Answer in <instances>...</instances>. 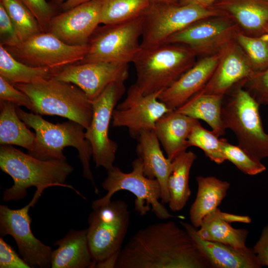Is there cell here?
Wrapping results in <instances>:
<instances>
[{
    "mask_svg": "<svg viewBox=\"0 0 268 268\" xmlns=\"http://www.w3.org/2000/svg\"><path fill=\"white\" fill-rule=\"evenodd\" d=\"M0 168L13 180V185L3 192L4 201L24 199L27 189L32 187L44 190L51 187H63L73 190L81 196L72 186L65 183L73 171L67 160H43L11 145H1Z\"/></svg>",
    "mask_w": 268,
    "mask_h": 268,
    "instance_id": "2",
    "label": "cell"
},
{
    "mask_svg": "<svg viewBox=\"0 0 268 268\" xmlns=\"http://www.w3.org/2000/svg\"><path fill=\"white\" fill-rule=\"evenodd\" d=\"M198 191L189 211L191 224L200 227L204 217L218 208L227 195L230 184L216 177H196Z\"/></svg>",
    "mask_w": 268,
    "mask_h": 268,
    "instance_id": "25",
    "label": "cell"
},
{
    "mask_svg": "<svg viewBox=\"0 0 268 268\" xmlns=\"http://www.w3.org/2000/svg\"><path fill=\"white\" fill-rule=\"evenodd\" d=\"M129 76V64L92 62L67 66L54 73L57 79L72 83L92 101L111 83L125 81Z\"/></svg>",
    "mask_w": 268,
    "mask_h": 268,
    "instance_id": "16",
    "label": "cell"
},
{
    "mask_svg": "<svg viewBox=\"0 0 268 268\" xmlns=\"http://www.w3.org/2000/svg\"><path fill=\"white\" fill-rule=\"evenodd\" d=\"M119 253H116L106 260L96 264L94 268H115Z\"/></svg>",
    "mask_w": 268,
    "mask_h": 268,
    "instance_id": "43",
    "label": "cell"
},
{
    "mask_svg": "<svg viewBox=\"0 0 268 268\" xmlns=\"http://www.w3.org/2000/svg\"><path fill=\"white\" fill-rule=\"evenodd\" d=\"M102 187L107 193L102 198L92 202V209L109 203L116 192L125 190L135 196L134 210L140 215H145L151 209L160 219L176 217L170 214L160 201V184L157 180L144 175L143 162L138 157L133 161L132 170L129 173H125L115 166L107 170V176L102 183Z\"/></svg>",
    "mask_w": 268,
    "mask_h": 268,
    "instance_id": "7",
    "label": "cell"
},
{
    "mask_svg": "<svg viewBox=\"0 0 268 268\" xmlns=\"http://www.w3.org/2000/svg\"><path fill=\"white\" fill-rule=\"evenodd\" d=\"M53 73L48 67H32L18 61L0 45V76L11 84L39 82L51 78Z\"/></svg>",
    "mask_w": 268,
    "mask_h": 268,
    "instance_id": "30",
    "label": "cell"
},
{
    "mask_svg": "<svg viewBox=\"0 0 268 268\" xmlns=\"http://www.w3.org/2000/svg\"><path fill=\"white\" fill-rule=\"evenodd\" d=\"M198 121L174 110L165 114L156 122L154 130L170 160L187 150L188 136Z\"/></svg>",
    "mask_w": 268,
    "mask_h": 268,
    "instance_id": "23",
    "label": "cell"
},
{
    "mask_svg": "<svg viewBox=\"0 0 268 268\" xmlns=\"http://www.w3.org/2000/svg\"><path fill=\"white\" fill-rule=\"evenodd\" d=\"M223 151L226 160L245 174L255 176L267 169L262 161L253 157L238 145L232 144L225 138L223 139Z\"/></svg>",
    "mask_w": 268,
    "mask_h": 268,
    "instance_id": "35",
    "label": "cell"
},
{
    "mask_svg": "<svg viewBox=\"0 0 268 268\" xmlns=\"http://www.w3.org/2000/svg\"><path fill=\"white\" fill-rule=\"evenodd\" d=\"M252 248L262 267L268 268V224L264 227L259 240Z\"/></svg>",
    "mask_w": 268,
    "mask_h": 268,
    "instance_id": "41",
    "label": "cell"
},
{
    "mask_svg": "<svg viewBox=\"0 0 268 268\" xmlns=\"http://www.w3.org/2000/svg\"><path fill=\"white\" fill-rule=\"evenodd\" d=\"M151 0H104L100 23L115 24L128 21L142 15Z\"/></svg>",
    "mask_w": 268,
    "mask_h": 268,
    "instance_id": "31",
    "label": "cell"
},
{
    "mask_svg": "<svg viewBox=\"0 0 268 268\" xmlns=\"http://www.w3.org/2000/svg\"><path fill=\"white\" fill-rule=\"evenodd\" d=\"M240 30L226 14L213 16L193 22L169 37L165 43L181 44L192 49L197 57L216 55L235 41Z\"/></svg>",
    "mask_w": 268,
    "mask_h": 268,
    "instance_id": "14",
    "label": "cell"
},
{
    "mask_svg": "<svg viewBox=\"0 0 268 268\" xmlns=\"http://www.w3.org/2000/svg\"><path fill=\"white\" fill-rule=\"evenodd\" d=\"M197 57L192 49L181 44L142 48L133 62L135 84L144 95L161 93L196 63Z\"/></svg>",
    "mask_w": 268,
    "mask_h": 268,
    "instance_id": "4",
    "label": "cell"
},
{
    "mask_svg": "<svg viewBox=\"0 0 268 268\" xmlns=\"http://www.w3.org/2000/svg\"><path fill=\"white\" fill-rule=\"evenodd\" d=\"M116 268H211L190 234L174 221L136 231L121 249Z\"/></svg>",
    "mask_w": 268,
    "mask_h": 268,
    "instance_id": "1",
    "label": "cell"
},
{
    "mask_svg": "<svg viewBox=\"0 0 268 268\" xmlns=\"http://www.w3.org/2000/svg\"><path fill=\"white\" fill-rule=\"evenodd\" d=\"M0 268H31L1 237L0 238Z\"/></svg>",
    "mask_w": 268,
    "mask_h": 268,
    "instance_id": "40",
    "label": "cell"
},
{
    "mask_svg": "<svg viewBox=\"0 0 268 268\" xmlns=\"http://www.w3.org/2000/svg\"><path fill=\"white\" fill-rule=\"evenodd\" d=\"M103 0H91L53 16L47 32L68 45L88 44L101 23Z\"/></svg>",
    "mask_w": 268,
    "mask_h": 268,
    "instance_id": "17",
    "label": "cell"
},
{
    "mask_svg": "<svg viewBox=\"0 0 268 268\" xmlns=\"http://www.w3.org/2000/svg\"><path fill=\"white\" fill-rule=\"evenodd\" d=\"M16 111L27 126L35 131L33 145L28 151V154L43 160H67L63 153L64 148L67 146L75 147L78 150L83 167V176L92 183L95 193L98 194L99 191L90 169L92 149L90 142L85 138V129L71 120L63 123H52L44 120L40 115L26 112L19 106H16Z\"/></svg>",
    "mask_w": 268,
    "mask_h": 268,
    "instance_id": "3",
    "label": "cell"
},
{
    "mask_svg": "<svg viewBox=\"0 0 268 268\" xmlns=\"http://www.w3.org/2000/svg\"><path fill=\"white\" fill-rule=\"evenodd\" d=\"M152 1L163 2L168 3H179L178 0H151Z\"/></svg>",
    "mask_w": 268,
    "mask_h": 268,
    "instance_id": "45",
    "label": "cell"
},
{
    "mask_svg": "<svg viewBox=\"0 0 268 268\" xmlns=\"http://www.w3.org/2000/svg\"><path fill=\"white\" fill-rule=\"evenodd\" d=\"M239 84L260 104L268 105V68L254 72Z\"/></svg>",
    "mask_w": 268,
    "mask_h": 268,
    "instance_id": "36",
    "label": "cell"
},
{
    "mask_svg": "<svg viewBox=\"0 0 268 268\" xmlns=\"http://www.w3.org/2000/svg\"><path fill=\"white\" fill-rule=\"evenodd\" d=\"M221 212L218 207L206 215L200 229L197 230L198 235L203 240L246 249L248 230L233 228L230 222L223 218Z\"/></svg>",
    "mask_w": 268,
    "mask_h": 268,
    "instance_id": "27",
    "label": "cell"
},
{
    "mask_svg": "<svg viewBox=\"0 0 268 268\" xmlns=\"http://www.w3.org/2000/svg\"><path fill=\"white\" fill-rule=\"evenodd\" d=\"M253 72L245 54L234 41L220 52L219 61L212 75L204 87L197 94L224 96Z\"/></svg>",
    "mask_w": 268,
    "mask_h": 268,
    "instance_id": "18",
    "label": "cell"
},
{
    "mask_svg": "<svg viewBox=\"0 0 268 268\" xmlns=\"http://www.w3.org/2000/svg\"><path fill=\"white\" fill-rule=\"evenodd\" d=\"M16 106L12 103L0 101V143L20 146L29 151L33 147L36 134L19 118Z\"/></svg>",
    "mask_w": 268,
    "mask_h": 268,
    "instance_id": "29",
    "label": "cell"
},
{
    "mask_svg": "<svg viewBox=\"0 0 268 268\" xmlns=\"http://www.w3.org/2000/svg\"><path fill=\"white\" fill-rule=\"evenodd\" d=\"M217 0H178L180 4H195L203 7H210Z\"/></svg>",
    "mask_w": 268,
    "mask_h": 268,
    "instance_id": "42",
    "label": "cell"
},
{
    "mask_svg": "<svg viewBox=\"0 0 268 268\" xmlns=\"http://www.w3.org/2000/svg\"><path fill=\"white\" fill-rule=\"evenodd\" d=\"M266 0V1H267L268 2V0Z\"/></svg>",
    "mask_w": 268,
    "mask_h": 268,
    "instance_id": "47",
    "label": "cell"
},
{
    "mask_svg": "<svg viewBox=\"0 0 268 268\" xmlns=\"http://www.w3.org/2000/svg\"><path fill=\"white\" fill-rule=\"evenodd\" d=\"M62 3V7L66 11L78 5L91 0H57Z\"/></svg>",
    "mask_w": 268,
    "mask_h": 268,
    "instance_id": "44",
    "label": "cell"
},
{
    "mask_svg": "<svg viewBox=\"0 0 268 268\" xmlns=\"http://www.w3.org/2000/svg\"><path fill=\"white\" fill-rule=\"evenodd\" d=\"M44 190L37 189L31 201L20 209L0 205V235L2 237L9 235L13 238L22 258L31 268L51 267L53 250L34 235L29 214L30 208L37 203Z\"/></svg>",
    "mask_w": 268,
    "mask_h": 268,
    "instance_id": "13",
    "label": "cell"
},
{
    "mask_svg": "<svg viewBox=\"0 0 268 268\" xmlns=\"http://www.w3.org/2000/svg\"><path fill=\"white\" fill-rule=\"evenodd\" d=\"M266 33L268 34V25L266 27Z\"/></svg>",
    "mask_w": 268,
    "mask_h": 268,
    "instance_id": "46",
    "label": "cell"
},
{
    "mask_svg": "<svg viewBox=\"0 0 268 268\" xmlns=\"http://www.w3.org/2000/svg\"><path fill=\"white\" fill-rule=\"evenodd\" d=\"M54 245L58 248L53 251L51 268H94L87 228L70 229L64 237L56 241Z\"/></svg>",
    "mask_w": 268,
    "mask_h": 268,
    "instance_id": "24",
    "label": "cell"
},
{
    "mask_svg": "<svg viewBox=\"0 0 268 268\" xmlns=\"http://www.w3.org/2000/svg\"><path fill=\"white\" fill-rule=\"evenodd\" d=\"M14 86L29 97L35 114L61 116L80 124L85 130L90 126L91 101L75 85L52 76L39 82Z\"/></svg>",
    "mask_w": 268,
    "mask_h": 268,
    "instance_id": "6",
    "label": "cell"
},
{
    "mask_svg": "<svg viewBox=\"0 0 268 268\" xmlns=\"http://www.w3.org/2000/svg\"><path fill=\"white\" fill-rule=\"evenodd\" d=\"M232 18L244 34L253 37L266 33L268 2L265 0H217L212 5Z\"/></svg>",
    "mask_w": 268,
    "mask_h": 268,
    "instance_id": "22",
    "label": "cell"
},
{
    "mask_svg": "<svg viewBox=\"0 0 268 268\" xmlns=\"http://www.w3.org/2000/svg\"><path fill=\"white\" fill-rule=\"evenodd\" d=\"M224 14L213 6L203 7L195 4L183 5L151 0L141 15V48L164 43L171 35L195 21Z\"/></svg>",
    "mask_w": 268,
    "mask_h": 268,
    "instance_id": "8",
    "label": "cell"
},
{
    "mask_svg": "<svg viewBox=\"0 0 268 268\" xmlns=\"http://www.w3.org/2000/svg\"><path fill=\"white\" fill-rule=\"evenodd\" d=\"M220 53L201 58L174 83L159 94V100L171 110L185 103L201 91L208 81L217 66Z\"/></svg>",
    "mask_w": 268,
    "mask_h": 268,
    "instance_id": "19",
    "label": "cell"
},
{
    "mask_svg": "<svg viewBox=\"0 0 268 268\" xmlns=\"http://www.w3.org/2000/svg\"><path fill=\"white\" fill-rule=\"evenodd\" d=\"M235 41L245 54L254 72L268 68V34L253 37L239 30Z\"/></svg>",
    "mask_w": 268,
    "mask_h": 268,
    "instance_id": "34",
    "label": "cell"
},
{
    "mask_svg": "<svg viewBox=\"0 0 268 268\" xmlns=\"http://www.w3.org/2000/svg\"><path fill=\"white\" fill-rule=\"evenodd\" d=\"M10 18L21 42L42 31L33 14L20 0H0Z\"/></svg>",
    "mask_w": 268,
    "mask_h": 268,
    "instance_id": "33",
    "label": "cell"
},
{
    "mask_svg": "<svg viewBox=\"0 0 268 268\" xmlns=\"http://www.w3.org/2000/svg\"><path fill=\"white\" fill-rule=\"evenodd\" d=\"M0 44L5 47H13L21 41L15 28L3 5L0 3Z\"/></svg>",
    "mask_w": 268,
    "mask_h": 268,
    "instance_id": "39",
    "label": "cell"
},
{
    "mask_svg": "<svg viewBox=\"0 0 268 268\" xmlns=\"http://www.w3.org/2000/svg\"><path fill=\"white\" fill-rule=\"evenodd\" d=\"M124 82L117 81L110 83L91 101L92 118L85 136L91 144L96 167L107 170L114 166L118 147L117 143L110 138L109 130L113 111L126 91Z\"/></svg>",
    "mask_w": 268,
    "mask_h": 268,
    "instance_id": "12",
    "label": "cell"
},
{
    "mask_svg": "<svg viewBox=\"0 0 268 268\" xmlns=\"http://www.w3.org/2000/svg\"><path fill=\"white\" fill-rule=\"evenodd\" d=\"M142 32L141 16L121 23L98 26L89 40L88 52L77 64L133 63L142 49Z\"/></svg>",
    "mask_w": 268,
    "mask_h": 268,
    "instance_id": "9",
    "label": "cell"
},
{
    "mask_svg": "<svg viewBox=\"0 0 268 268\" xmlns=\"http://www.w3.org/2000/svg\"><path fill=\"white\" fill-rule=\"evenodd\" d=\"M219 137L212 130L203 128L198 121L188 136L187 144L201 149L210 160L220 164L226 160L223 151V138Z\"/></svg>",
    "mask_w": 268,
    "mask_h": 268,
    "instance_id": "32",
    "label": "cell"
},
{
    "mask_svg": "<svg viewBox=\"0 0 268 268\" xmlns=\"http://www.w3.org/2000/svg\"><path fill=\"white\" fill-rule=\"evenodd\" d=\"M197 157L194 152L186 150L172 160V171L168 179L167 186L169 194L168 204L173 212L183 209L191 195L189 185V175Z\"/></svg>",
    "mask_w": 268,
    "mask_h": 268,
    "instance_id": "26",
    "label": "cell"
},
{
    "mask_svg": "<svg viewBox=\"0 0 268 268\" xmlns=\"http://www.w3.org/2000/svg\"><path fill=\"white\" fill-rule=\"evenodd\" d=\"M137 139L136 151L143 162L144 174L158 180L161 187V202L168 203L167 183L172 171V161L164 156L154 130L142 131Z\"/></svg>",
    "mask_w": 268,
    "mask_h": 268,
    "instance_id": "21",
    "label": "cell"
},
{
    "mask_svg": "<svg viewBox=\"0 0 268 268\" xmlns=\"http://www.w3.org/2000/svg\"><path fill=\"white\" fill-rule=\"evenodd\" d=\"M5 48L18 61L32 67H48L55 73L82 61L89 45H68L51 33L41 32L15 46Z\"/></svg>",
    "mask_w": 268,
    "mask_h": 268,
    "instance_id": "11",
    "label": "cell"
},
{
    "mask_svg": "<svg viewBox=\"0 0 268 268\" xmlns=\"http://www.w3.org/2000/svg\"><path fill=\"white\" fill-rule=\"evenodd\" d=\"M130 214L122 200L93 209L88 218L87 237L92 259L96 264L119 253L127 235Z\"/></svg>",
    "mask_w": 268,
    "mask_h": 268,
    "instance_id": "10",
    "label": "cell"
},
{
    "mask_svg": "<svg viewBox=\"0 0 268 268\" xmlns=\"http://www.w3.org/2000/svg\"><path fill=\"white\" fill-rule=\"evenodd\" d=\"M161 93L144 95L134 83L126 98L117 105L112 115L114 127H126L133 138L145 130H154L156 122L171 111L158 97Z\"/></svg>",
    "mask_w": 268,
    "mask_h": 268,
    "instance_id": "15",
    "label": "cell"
},
{
    "mask_svg": "<svg viewBox=\"0 0 268 268\" xmlns=\"http://www.w3.org/2000/svg\"><path fill=\"white\" fill-rule=\"evenodd\" d=\"M223 98L221 119L235 134L238 145L256 159L268 158V134L263 128L260 104L239 83Z\"/></svg>",
    "mask_w": 268,
    "mask_h": 268,
    "instance_id": "5",
    "label": "cell"
},
{
    "mask_svg": "<svg viewBox=\"0 0 268 268\" xmlns=\"http://www.w3.org/2000/svg\"><path fill=\"white\" fill-rule=\"evenodd\" d=\"M0 101H7L17 106H24L35 113L33 104L29 97L0 76Z\"/></svg>",
    "mask_w": 268,
    "mask_h": 268,
    "instance_id": "37",
    "label": "cell"
},
{
    "mask_svg": "<svg viewBox=\"0 0 268 268\" xmlns=\"http://www.w3.org/2000/svg\"><path fill=\"white\" fill-rule=\"evenodd\" d=\"M29 9L37 20L41 30L48 31L53 16V9L46 0H20Z\"/></svg>",
    "mask_w": 268,
    "mask_h": 268,
    "instance_id": "38",
    "label": "cell"
},
{
    "mask_svg": "<svg viewBox=\"0 0 268 268\" xmlns=\"http://www.w3.org/2000/svg\"><path fill=\"white\" fill-rule=\"evenodd\" d=\"M182 225L194 239L211 268H261L252 248L242 249L229 245L203 240L191 223L183 221Z\"/></svg>",
    "mask_w": 268,
    "mask_h": 268,
    "instance_id": "20",
    "label": "cell"
},
{
    "mask_svg": "<svg viewBox=\"0 0 268 268\" xmlns=\"http://www.w3.org/2000/svg\"><path fill=\"white\" fill-rule=\"evenodd\" d=\"M223 96L196 94L175 110L197 120L206 123L219 136L226 129L221 119Z\"/></svg>",
    "mask_w": 268,
    "mask_h": 268,
    "instance_id": "28",
    "label": "cell"
}]
</instances>
